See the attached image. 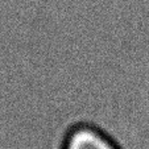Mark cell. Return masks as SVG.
<instances>
[{"instance_id": "6da1fadb", "label": "cell", "mask_w": 149, "mask_h": 149, "mask_svg": "<svg viewBox=\"0 0 149 149\" xmlns=\"http://www.w3.org/2000/svg\"><path fill=\"white\" fill-rule=\"evenodd\" d=\"M57 149H124L121 144L99 124L81 120L69 125Z\"/></svg>"}]
</instances>
